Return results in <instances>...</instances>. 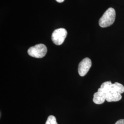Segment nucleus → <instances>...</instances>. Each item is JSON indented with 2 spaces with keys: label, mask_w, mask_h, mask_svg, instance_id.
Segmentation results:
<instances>
[{
  "label": "nucleus",
  "mask_w": 124,
  "mask_h": 124,
  "mask_svg": "<svg viewBox=\"0 0 124 124\" xmlns=\"http://www.w3.org/2000/svg\"><path fill=\"white\" fill-rule=\"evenodd\" d=\"M92 66L91 60L88 58H85L80 62L78 66V73L80 76H84L88 73Z\"/></svg>",
  "instance_id": "obj_4"
},
{
  "label": "nucleus",
  "mask_w": 124,
  "mask_h": 124,
  "mask_svg": "<svg viewBox=\"0 0 124 124\" xmlns=\"http://www.w3.org/2000/svg\"><path fill=\"white\" fill-rule=\"evenodd\" d=\"M116 17L115 10L112 8L107 9L99 20V24L102 28L111 26L115 22Z\"/></svg>",
  "instance_id": "obj_1"
},
{
  "label": "nucleus",
  "mask_w": 124,
  "mask_h": 124,
  "mask_svg": "<svg viewBox=\"0 0 124 124\" xmlns=\"http://www.w3.org/2000/svg\"><path fill=\"white\" fill-rule=\"evenodd\" d=\"M57 2L59 3H62V2H63L64 1V0H56Z\"/></svg>",
  "instance_id": "obj_10"
},
{
  "label": "nucleus",
  "mask_w": 124,
  "mask_h": 124,
  "mask_svg": "<svg viewBox=\"0 0 124 124\" xmlns=\"http://www.w3.org/2000/svg\"><path fill=\"white\" fill-rule=\"evenodd\" d=\"M47 48L44 44H39L31 47L28 50V54L34 58H43L47 53Z\"/></svg>",
  "instance_id": "obj_2"
},
{
  "label": "nucleus",
  "mask_w": 124,
  "mask_h": 124,
  "mask_svg": "<svg viewBox=\"0 0 124 124\" xmlns=\"http://www.w3.org/2000/svg\"><path fill=\"white\" fill-rule=\"evenodd\" d=\"M109 92L118 93L120 94L124 93V85L118 82H115L114 84H112L108 93Z\"/></svg>",
  "instance_id": "obj_7"
},
{
  "label": "nucleus",
  "mask_w": 124,
  "mask_h": 124,
  "mask_svg": "<svg viewBox=\"0 0 124 124\" xmlns=\"http://www.w3.org/2000/svg\"><path fill=\"white\" fill-rule=\"evenodd\" d=\"M67 36V31L64 28H59L53 31L52 35V40L56 45H62Z\"/></svg>",
  "instance_id": "obj_3"
},
{
  "label": "nucleus",
  "mask_w": 124,
  "mask_h": 124,
  "mask_svg": "<svg viewBox=\"0 0 124 124\" xmlns=\"http://www.w3.org/2000/svg\"><path fill=\"white\" fill-rule=\"evenodd\" d=\"M115 124H124V119H121V120H119L117 121Z\"/></svg>",
  "instance_id": "obj_9"
},
{
  "label": "nucleus",
  "mask_w": 124,
  "mask_h": 124,
  "mask_svg": "<svg viewBox=\"0 0 124 124\" xmlns=\"http://www.w3.org/2000/svg\"><path fill=\"white\" fill-rule=\"evenodd\" d=\"M106 99V93L103 92L100 88L98 89V92L93 95V101L97 104L103 103Z\"/></svg>",
  "instance_id": "obj_5"
},
{
  "label": "nucleus",
  "mask_w": 124,
  "mask_h": 124,
  "mask_svg": "<svg viewBox=\"0 0 124 124\" xmlns=\"http://www.w3.org/2000/svg\"><path fill=\"white\" fill-rule=\"evenodd\" d=\"M122 96L121 94L118 93L109 92L107 94L106 100L107 102H117L121 100Z\"/></svg>",
  "instance_id": "obj_6"
},
{
  "label": "nucleus",
  "mask_w": 124,
  "mask_h": 124,
  "mask_svg": "<svg viewBox=\"0 0 124 124\" xmlns=\"http://www.w3.org/2000/svg\"><path fill=\"white\" fill-rule=\"evenodd\" d=\"M46 124H58V123L54 116L50 115L47 118Z\"/></svg>",
  "instance_id": "obj_8"
}]
</instances>
